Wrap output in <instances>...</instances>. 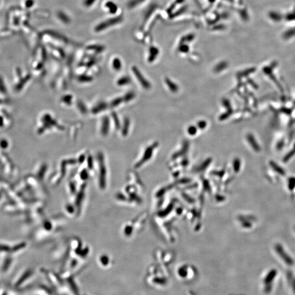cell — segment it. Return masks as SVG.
<instances>
[{"mask_svg": "<svg viewBox=\"0 0 295 295\" xmlns=\"http://www.w3.org/2000/svg\"><path fill=\"white\" fill-rule=\"evenodd\" d=\"M277 275V271L275 269L271 270L269 273L266 276L264 280V291L266 293H269L272 290V283L275 279Z\"/></svg>", "mask_w": 295, "mask_h": 295, "instance_id": "1", "label": "cell"}, {"mask_svg": "<svg viewBox=\"0 0 295 295\" xmlns=\"http://www.w3.org/2000/svg\"><path fill=\"white\" fill-rule=\"evenodd\" d=\"M132 71L133 73H134L137 79V80L139 81L141 85L143 87V88L148 90L151 88V84L148 80H147L143 76V74L140 72V70L136 67H133L132 68Z\"/></svg>", "mask_w": 295, "mask_h": 295, "instance_id": "2", "label": "cell"}, {"mask_svg": "<svg viewBox=\"0 0 295 295\" xmlns=\"http://www.w3.org/2000/svg\"><path fill=\"white\" fill-rule=\"evenodd\" d=\"M120 21H121L120 16H119L116 18H112V19H108L107 20L104 21L102 23H100L99 25L96 26L95 30L97 32L102 31V30H104L107 28H108L110 26H113L115 24H117L118 23L120 22Z\"/></svg>", "mask_w": 295, "mask_h": 295, "instance_id": "3", "label": "cell"}, {"mask_svg": "<svg viewBox=\"0 0 295 295\" xmlns=\"http://www.w3.org/2000/svg\"><path fill=\"white\" fill-rule=\"evenodd\" d=\"M275 250H276L277 253L279 255L281 259H283V260L285 262L286 264H287L289 266H291L294 264L293 260L291 259V258H290V256L289 255H288L287 253H286L284 249L283 248V247L281 245H280L279 244L277 245L275 247Z\"/></svg>", "mask_w": 295, "mask_h": 295, "instance_id": "4", "label": "cell"}, {"mask_svg": "<svg viewBox=\"0 0 295 295\" xmlns=\"http://www.w3.org/2000/svg\"><path fill=\"white\" fill-rule=\"evenodd\" d=\"M110 126V121L108 117H104L102 121L101 126V133L104 136L107 135L108 134Z\"/></svg>", "mask_w": 295, "mask_h": 295, "instance_id": "5", "label": "cell"}, {"mask_svg": "<svg viewBox=\"0 0 295 295\" xmlns=\"http://www.w3.org/2000/svg\"><path fill=\"white\" fill-rule=\"evenodd\" d=\"M165 82H166V85L168 86V88L170 89V90L172 93H176L178 91V90H179L178 86L176 85V84H175L173 82H172L170 79L166 78Z\"/></svg>", "mask_w": 295, "mask_h": 295, "instance_id": "6", "label": "cell"}, {"mask_svg": "<svg viewBox=\"0 0 295 295\" xmlns=\"http://www.w3.org/2000/svg\"><path fill=\"white\" fill-rule=\"evenodd\" d=\"M247 139L248 140L249 143L250 144V145L252 146V147L254 148L255 150H259V145H258V143L255 141L253 136L252 135H249L247 136Z\"/></svg>", "mask_w": 295, "mask_h": 295, "instance_id": "7", "label": "cell"}, {"mask_svg": "<svg viewBox=\"0 0 295 295\" xmlns=\"http://www.w3.org/2000/svg\"><path fill=\"white\" fill-rule=\"evenodd\" d=\"M228 63L226 62H220V63H219L218 65H217L215 67L214 69V71L216 73H219L220 72H222L223 71V69H226V68L228 67Z\"/></svg>", "mask_w": 295, "mask_h": 295, "instance_id": "8", "label": "cell"}, {"mask_svg": "<svg viewBox=\"0 0 295 295\" xmlns=\"http://www.w3.org/2000/svg\"><path fill=\"white\" fill-rule=\"evenodd\" d=\"M129 124H130V122H129V119H128L127 118H126L124 119V125H123V129H122L123 135H124V136H126V135H127V134H128L129 129Z\"/></svg>", "mask_w": 295, "mask_h": 295, "instance_id": "9", "label": "cell"}, {"mask_svg": "<svg viewBox=\"0 0 295 295\" xmlns=\"http://www.w3.org/2000/svg\"><path fill=\"white\" fill-rule=\"evenodd\" d=\"M107 107V104L104 103H101V104H98V106H96L95 108H93V113H99L102 110H104V109L106 108Z\"/></svg>", "mask_w": 295, "mask_h": 295, "instance_id": "10", "label": "cell"}, {"mask_svg": "<svg viewBox=\"0 0 295 295\" xmlns=\"http://www.w3.org/2000/svg\"><path fill=\"white\" fill-rule=\"evenodd\" d=\"M233 113V110L232 109H228L227 110V112L226 113H224L223 114H221L220 117H219V119L221 121H223V120H225L226 119H228V117H230L232 114Z\"/></svg>", "mask_w": 295, "mask_h": 295, "instance_id": "11", "label": "cell"}, {"mask_svg": "<svg viewBox=\"0 0 295 295\" xmlns=\"http://www.w3.org/2000/svg\"><path fill=\"white\" fill-rule=\"evenodd\" d=\"M131 82V79L128 77H124L123 78H121L118 81V84L120 86L127 85Z\"/></svg>", "mask_w": 295, "mask_h": 295, "instance_id": "12", "label": "cell"}, {"mask_svg": "<svg viewBox=\"0 0 295 295\" xmlns=\"http://www.w3.org/2000/svg\"><path fill=\"white\" fill-rule=\"evenodd\" d=\"M112 64L113 67L117 71H119L121 68V62L118 58L114 59Z\"/></svg>", "mask_w": 295, "mask_h": 295, "instance_id": "13", "label": "cell"}, {"mask_svg": "<svg viewBox=\"0 0 295 295\" xmlns=\"http://www.w3.org/2000/svg\"><path fill=\"white\" fill-rule=\"evenodd\" d=\"M112 117H113V118L114 124H115V127L117 129H119L120 128V125L119 118H118L117 115L115 113H112Z\"/></svg>", "mask_w": 295, "mask_h": 295, "instance_id": "14", "label": "cell"}, {"mask_svg": "<svg viewBox=\"0 0 295 295\" xmlns=\"http://www.w3.org/2000/svg\"><path fill=\"white\" fill-rule=\"evenodd\" d=\"M78 80L80 82H89L92 80V78L88 76H80L78 77Z\"/></svg>", "mask_w": 295, "mask_h": 295, "instance_id": "15", "label": "cell"}, {"mask_svg": "<svg viewBox=\"0 0 295 295\" xmlns=\"http://www.w3.org/2000/svg\"><path fill=\"white\" fill-rule=\"evenodd\" d=\"M106 6H107V7H108L109 8V10L111 13H114L117 10V5H115L114 3H113V2H108V3H107L106 4Z\"/></svg>", "mask_w": 295, "mask_h": 295, "instance_id": "16", "label": "cell"}, {"mask_svg": "<svg viewBox=\"0 0 295 295\" xmlns=\"http://www.w3.org/2000/svg\"><path fill=\"white\" fill-rule=\"evenodd\" d=\"M135 95L134 93H132V92H129V93H127L125 96L124 98L123 99H124V101L125 102H129V101H131V99H132L133 98L135 97Z\"/></svg>", "mask_w": 295, "mask_h": 295, "instance_id": "17", "label": "cell"}, {"mask_svg": "<svg viewBox=\"0 0 295 295\" xmlns=\"http://www.w3.org/2000/svg\"><path fill=\"white\" fill-rule=\"evenodd\" d=\"M197 131V128L194 126H189L188 129H187L188 134L189 135H191V136H193V135H196Z\"/></svg>", "mask_w": 295, "mask_h": 295, "instance_id": "18", "label": "cell"}, {"mask_svg": "<svg viewBox=\"0 0 295 295\" xmlns=\"http://www.w3.org/2000/svg\"><path fill=\"white\" fill-rule=\"evenodd\" d=\"M272 167H273V168H274L276 172H278L280 174H284L285 173L284 171H283V170L280 168L279 166H277L275 164L274 162L272 164Z\"/></svg>", "mask_w": 295, "mask_h": 295, "instance_id": "19", "label": "cell"}, {"mask_svg": "<svg viewBox=\"0 0 295 295\" xmlns=\"http://www.w3.org/2000/svg\"><path fill=\"white\" fill-rule=\"evenodd\" d=\"M124 101V99L122 98H117L116 99H115L113 101L112 103L111 104V106L113 107H117L118 106H119V104L122 103V102Z\"/></svg>", "mask_w": 295, "mask_h": 295, "instance_id": "20", "label": "cell"}, {"mask_svg": "<svg viewBox=\"0 0 295 295\" xmlns=\"http://www.w3.org/2000/svg\"><path fill=\"white\" fill-rule=\"evenodd\" d=\"M207 122L204 120H201L198 122L197 123V127L201 129H204L207 126Z\"/></svg>", "mask_w": 295, "mask_h": 295, "instance_id": "21", "label": "cell"}, {"mask_svg": "<svg viewBox=\"0 0 295 295\" xmlns=\"http://www.w3.org/2000/svg\"><path fill=\"white\" fill-rule=\"evenodd\" d=\"M223 105L225 107H226L228 110V109H231V104H230V102L228 100V99H226V98H224L223 99Z\"/></svg>", "mask_w": 295, "mask_h": 295, "instance_id": "22", "label": "cell"}, {"mask_svg": "<svg viewBox=\"0 0 295 295\" xmlns=\"http://www.w3.org/2000/svg\"><path fill=\"white\" fill-rule=\"evenodd\" d=\"M72 99V97L71 96H66L64 97H63L62 99V101L64 102L65 103H66V104H69L70 102H71V100Z\"/></svg>", "mask_w": 295, "mask_h": 295, "instance_id": "23", "label": "cell"}, {"mask_svg": "<svg viewBox=\"0 0 295 295\" xmlns=\"http://www.w3.org/2000/svg\"><path fill=\"white\" fill-rule=\"evenodd\" d=\"M95 1L96 0H86L84 2V5H86L87 7H89V6L92 5V4L93 3V2H95Z\"/></svg>", "mask_w": 295, "mask_h": 295, "instance_id": "24", "label": "cell"}, {"mask_svg": "<svg viewBox=\"0 0 295 295\" xmlns=\"http://www.w3.org/2000/svg\"><path fill=\"white\" fill-rule=\"evenodd\" d=\"M33 4L32 0H27L26 2V5L27 7H30Z\"/></svg>", "mask_w": 295, "mask_h": 295, "instance_id": "25", "label": "cell"}, {"mask_svg": "<svg viewBox=\"0 0 295 295\" xmlns=\"http://www.w3.org/2000/svg\"><path fill=\"white\" fill-rule=\"evenodd\" d=\"M292 284H292V285H292V288H293V290L294 291V292H295V280H294V282H293V283H292Z\"/></svg>", "mask_w": 295, "mask_h": 295, "instance_id": "26", "label": "cell"}]
</instances>
